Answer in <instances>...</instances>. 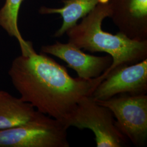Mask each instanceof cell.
<instances>
[{
  "instance_id": "1",
  "label": "cell",
  "mask_w": 147,
  "mask_h": 147,
  "mask_svg": "<svg viewBox=\"0 0 147 147\" xmlns=\"http://www.w3.org/2000/svg\"><path fill=\"white\" fill-rule=\"evenodd\" d=\"M8 75L22 100L66 125L79 101L95 88L94 79L72 78L64 66L34 50L16 57Z\"/></svg>"
},
{
  "instance_id": "2",
  "label": "cell",
  "mask_w": 147,
  "mask_h": 147,
  "mask_svg": "<svg viewBox=\"0 0 147 147\" xmlns=\"http://www.w3.org/2000/svg\"><path fill=\"white\" fill-rule=\"evenodd\" d=\"M110 13L109 2L99 3L80 24L65 33L68 42L80 49L92 53H106L112 58L110 67L100 76L94 79L95 87L114 69L147 58V40H132L121 32L112 34L102 29V21L110 18Z\"/></svg>"
},
{
  "instance_id": "3",
  "label": "cell",
  "mask_w": 147,
  "mask_h": 147,
  "mask_svg": "<svg viewBox=\"0 0 147 147\" xmlns=\"http://www.w3.org/2000/svg\"><path fill=\"white\" fill-rule=\"evenodd\" d=\"M68 127L38 111L20 126L0 130V147H69Z\"/></svg>"
},
{
  "instance_id": "4",
  "label": "cell",
  "mask_w": 147,
  "mask_h": 147,
  "mask_svg": "<svg viewBox=\"0 0 147 147\" xmlns=\"http://www.w3.org/2000/svg\"><path fill=\"white\" fill-rule=\"evenodd\" d=\"M67 125L92 130L97 147H123L127 144L128 139L117 127L112 111L91 95L79 101Z\"/></svg>"
},
{
  "instance_id": "5",
  "label": "cell",
  "mask_w": 147,
  "mask_h": 147,
  "mask_svg": "<svg viewBox=\"0 0 147 147\" xmlns=\"http://www.w3.org/2000/svg\"><path fill=\"white\" fill-rule=\"evenodd\" d=\"M109 109L118 130L137 147L147 140V95L121 94L107 100L96 101Z\"/></svg>"
},
{
  "instance_id": "6",
  "label": "cell",
  "mask_w": 147,
  "mask_h": 147,
  "mask_svg": "<svg viewBox=\"0 0 147 147\" xmlns=\"http://www.w3.org/2000/svg\"><path fill=\"white\" fill-rule=\"evenodd\" d=\"M147 93V58L112 70L95 88L91 96L96 101L107 100L121 94Z\"/></svg>"
},
{
  "instance_id": "7",
  "label": "cell",
  "mask_w": 147,
  "mask_h": 147,
  "mask_svg": "<svg viewBox=\"0 0 147 147\" xmlns=\"http://www.w3.org/2000/svg\"><path fill=\"white\" fill-rule=\"evenodd\" d=\"M42 53L54 56L67 64L74 70L80 79L89 80L96 79L109 68L112 63L110 55L96 56L84 53L73 44L56 42L42 46Z\"/></svg>"
},
{
  "instance_id": "8",
  "label": "cell",
  "mask_w": 147,
  "mask_h": 147,
  "mask_svg": "<svg viewBox=\"0 0 147 147\" xmlns=\"http://www.w3.org/2000/svg\"><path fill=\"white\" fill-rule=\"evenodd\" d=\"M110 16L119 32L138 41L147 40V0H109Z\"/></svg>"
},
{
  "instance_id": "9",
  "label": "cell",
  "mask_w": 147,
  "mask_h": 147,
  "mask_svg": "<svg viewBox=\"0 0 147 147\" xmlns=\"http://www.w3.org/2000/svg\"><path fill=\"white\" fill-rule=\"evenodd\" d=\"M38 112L20 98L0 90V130L23 125L32 119Z\"/></svg>"
},
{
  "instance_id": "10",
  "label": "cell",
  "mask_w": 147,
  "mask_h": 147,
  "mask_svg": "<svg viewBox=\"0 0 147 147\" xmlns=\"http://www.w3.org/2000/svg\"><path fill=\"white\" fill-rule=\"evenodd\" d=\"M64 5L59 8L42 7L39 13L42 14H58L61 16L63 22L61 27L55 32V37H62L70 28L78 24L80 19L85 17L99 3L109 2V0H62Z\"/></svg>"
},
{
  "instance_id": "11",
  "label": "cell",
  "mask_w": 147,
  "mask_h": 147,
  "mask_svg": "<svg viewBox=\"0 0 147 147\" xmlns=\"http://www.w3.org/2000/svg\"><path fill=\"white\" fill-rule=\"evenodd\" d=\"M23 1H5V5L0 9V26L9 36L16 38L21 48V55H26L34 50V49L31 42L24 39L18 28L19 11Z\"/></svg>"
}]
</instances>
